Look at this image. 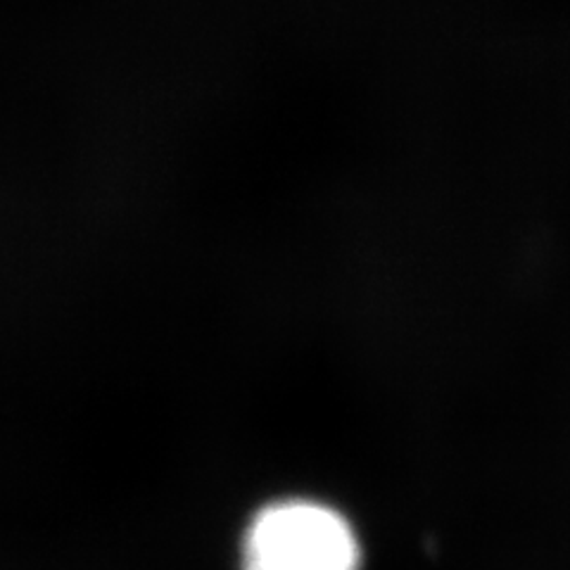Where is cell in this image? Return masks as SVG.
<instances>
[{"instance_id": "1", "label": "cell", "mask_w": 570, "mask_h": 570, "mask_svg": "<svg viewBox=\"0 0 570 570\" xmlns=\"http://www.w3.org/2000/svg\"><path fill=\"white\" fill-rule=\"evenodd\" d=\"M360 559L343 515L302 499L259 511L243 542V570H360Z\"/></svg>"}]
</instances>
